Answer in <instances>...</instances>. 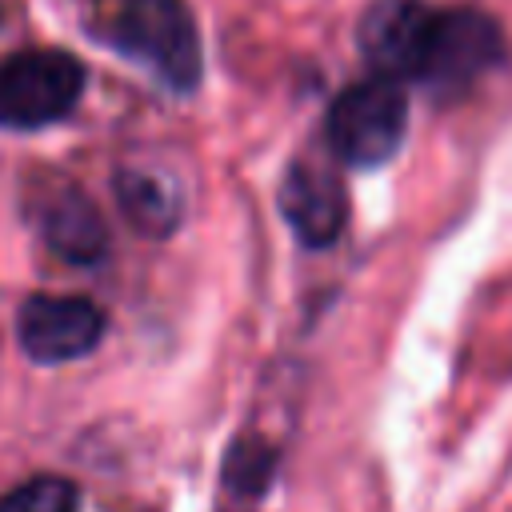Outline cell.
Returning a JSON list of instances; mask_svg holds the SVG:
<instances>
[{
  "label": "cell",
  "instance_id": "cell-2",
  "mask_svg": "<svg viewBox=\"0 0 512 512\" xmlns=\"http://www.w3.org/2000/svg\"><path fill=\"white\" fill-rule=\"evenodd\" d=\"M88 68L76 52L36 44L0 60V128L40 132L68 120L84 96Z\"/></svg>",
  "mask_w": 512,
  "mask_h": 512
},
{
  "label": "cell",
  "instance_id": "cell-8",
  "mask_svg": "<svg viewBox=\"0 0 512 512\" xmlns=\"http://www.w3.org/2000/svg\"><path fill=\"white\" fill-rule=\"evenodd\" d=\"M280 212H284L288 228L304 244L324 248V244H332L340 236V228L348 220L344 184L328 168L308 164V160H296L284 172V184H280Z\"/></svg>",
  "mask_w": 512,
  "mask_h": 512
},
{
  "label": "cell",
  "instance_id": "cell-9",
  "mask_svg": "<svg viewBox=\"0 0 512 512\" xmlns=\"http://www.w3.org/2000/svg\"><path fill=\"white\" fill-rule=\"evenodd\" d=\"M112 192H116V204H120L124 220L136 232L152 236V240H164L184 216L180 184L160 168L120 164L116 176H112Z\"/></svg>",
  "mask_w": 512,
  "mask_h": 512
},
{
  "label": "cell",
  "instance_id": "cell-1",
  "mask_svg": "<svg viewBox=\"0 0 512 512\" xmlns=\"http://www.w3.org/2000/svg\"><path fill=\"white\" fill-rule=\"evenodd\" d=\"M88 32L168 92L184 96L200 84L204 52L188 0H92Z\"/></svg>",
  "mask_w": 512,
  "mask_h": 512
},
{
  "label": "cell",
  "instance_id": "cell-10",
  "mask_svg": "<svg viewBox=\"0 0 512 512\" xmlns=\"http://www.w3.org/2000/svg\"><path fill=\"white\" fill-rule=\"evenodd\" d=\"M0 512H80V488L60 472H36L0 496Z\"/></svg>",
  "mask_w": 512,
  "mask_h": 512
},
{
  "label": "cell",
  "instance_id": "cell-3",
  "mask_svg": "<svg viewBox=\"0 0 512 512\" xmlns=\"http://www.w3.org/2000/svg\"><path fill=\"white\" fill-rule=\"evenodd\" d=\"M408 132V96L396 80H364L336 96L328 108V144L340 160L372 168L384 164Z\"/></svg>",
  "mask_w": 512,
  "mask_h": 512
},
{
  "label": "cell",
  "instance_id": "cell-7",
  "mask_svg": "<svg viewBox=\"0 0 512 512\" xmlns=\"http://www.w3.org/2000/svg\"><path fill=\"white\" fill-rule=\"evenodd\" d=\"M500 56H504V32L492 16L472 8L436 12L432 48L420 80L436 88H460V84H472L480 72H488Z\"/></svg>",
  "mask_w": 512,
  "mask_h": 512
},
{
  "label": "cell",
  "instance_id": "cell-6",
  "mask_svg": "<svg viewBox=\"0 0 512 512\" xmlns=\"http://www.w3.org/2000/svg\"><path fill=\"white\" fill-rule=\"evenodd\" d=\"M432 28H436V12L420 0H376L360 28V52L364 60L376 68V76L384 80H420L424 64H428V48H432Z\"/></svg>",
  "mask_w": 512,
  "mask_h": 512
},
{
  "label": "cell",
  "instance_id": "cell-5",
  "mask_svg": "<svg viewBox=\"0 0 512 512\" xmlns=\"http://www.w3.org/2000/svg\"><path fill=\"white\" fill-rule=\"evenodd\" d=\"M24 216L40 244L72 268H96L108 256V224L92 196L72 180H36L24 192Z\"/></svg>",
  "mask_w": 512,
  "mask_h": 512
},
{
  "label": "cell",
  "instance_id": "cell-11",
  "mask_svg": "<svg viewBox=\"0 0 512 512\" xmlns=\"http://www.w3.org/2000/svg\"><path fill=\"white\" fill-rule=\"evenodd\" d=\"M272 468H276V452L264 440L248 436V440H236L228 448V456H224V484L232 492L260 496L264 484H268V476H272Z\"/></svg>",
  "mask_w": 512,
  "mask_h": 512
},
{
  "label": "cell",
  "instance_id": "cell-4",
  "mask_svg": "<svg viewBox=\"0 0 512 512\" xmlns=\"http://www.w3.org/2000/svg\"><path fill=\"white\" fill-rule=\"evenodd\" d=\"M16 348L32 364H72L100 348L108 316L92 296L80 292H32L12 320Z\"/></svg>",
  "mask_w": 512,
  "mask_h": 512
}]
</instances>
